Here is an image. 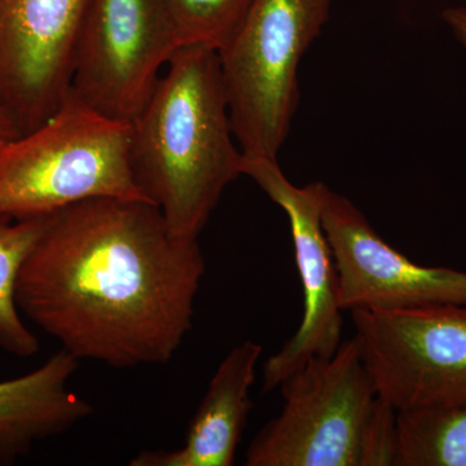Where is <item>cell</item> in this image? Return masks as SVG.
Returning <instances> with one entry per match:
<instances>
[{
    "instance_id": "1",
    "label": "cell",
    "mask_w": 466,
    "mask_h": 466,
    "mask_svg": "<svg viewBox=\"0 0 466 466\" xmlns=\"http://www.w3.org/2000/svg\"><path fill=\"white\" fill-rule=\"evenodd\" d=\"M205 265L146 200L95 198L51 214L21 267L18 309L78 360L162 366L192 329Z\"/></svg>"
},
{
    "instance_id": "2",
    "label": "cell",
    "mask_w": 466,
    "mask_h": 466,
    "mask_svg": "<svg viewBox=\"0 0 466 466\" xmlns=\"http://www.w3.org/2000/svg\"><path fill=\"white\" fill-rule=\"evenodd\" d=\"M130 124L135 186L168 228L198 238L227 187L241 177L219 54L183 46Z\"/></svg>"
},
{
    "instance_id": "3",
    "label": "cell",
    "mask_w": 466,
    "mask_h": 466,
    "mask_svg": "<svg viewBox=\"0 0 466 466\" xmlns=\"http://www.w3.org/2000/svg\"><path fill=\"white\" fill-rule=\"evenodd\" d=\"M284 407L247 451L248 466H390L397 410L377 394L355 336L280 385Z\"/></svg>"
},
{
    "instance_id": "4",
    "label": "cell",
    "mask_w": 466,
    "mask_h": 466,
    "mask_svg": "<svg viewBox=\"0 0 466 466\" xmlns=\"http://www.w3.org/2000/svg\"><path fill=\"white\" fill-rule=\"evenodd\" d=\"M128 137L130 125L69 92L38 127L0 139V218L47 217L95 198L146 200L128 164Z\"/></svg>"
},
{
    "instance_id": "5",
    "label": "cell",
    "mask_w": 466,
    "mask_h": 466,
    "mask_svg": "<svg viewBox=\"0 0 466 466\" xmlns=\"http://www.w3.org/2000/svg\"><path fill=\"white\" fill-rule=\"evenodd\" d=\"M333 0H256L219 52L233 133L242 155L278 159L299 103L300 61Z\"/></svg>"
},
{
    "instance_id": "6",
    "label": "cell",
    "mask_w": 466,
    "mask_h": 466,
    "mask_svg": "<svg viewBox=\"0 0 466 466\" xmlns=\"http://www.w3.org/2000/svg\"><path fill=\"white\" fill-rule=\"evenodd\" d=\"M180 47L162 0H88L69 92L101 116L130 125Z\"/></svg>"
},
{
    "instance_id": "7",
    "label": "cell",
    "mask_w": 466,
    "mask_h": 466,
    "mask_svg": "<svg viewBox=\"0 0 466 466\" xmlns=\"http://www.w3.org/2000/svg\"><path fill=\"white\" fill-rule=\"evenodd\" d=\"M351 315L377 394L397 412L466 403V303Z\"/></svg>"
},
{
    "instance_id": "8",
    "label": "cell",
    "mask_w": 466,
    "mask_h": 466,
    "mask_svg": "<svg viewBox=\"0 0 466 466\" xmlns=\"http://www.w3.org/2000/svg\"><path fill=\"white\" fill-rule=\"evenodd\" d=\"M241 173L287 214L303 290L299 330L263 364V391L269 392L309 359L332 357L342 343L343 309L336 265L321 222L324 183L297 187L285 177L278 159L244 155Z\"/></svg>"
},
{
    "instance_id": "9",
    "label": "cell",
    "mask_w": 466,
    "mask_h": 466,
    "mask_svg": "<svg viewBox=\"0 0 466 466\" xmlns=\"http://www.w3.org/2000/svg\"><path fill=\"white\" fill-rule=\"evenodd\" d=\"M321 222L343 311H403L466 303V272L408 259L380 238L349 198L325 184Z\"/></svg>"
},
{
    "instance_id": "10",
    "label": "cell",
    "mask_w": 466,
    "mask_h": 466,
    "mask_svg": "<svg viewBox=\"0 0 466 466\" xmlns=\"http://www.w3.org/2000/svg\"><path fill=\"white\" fill-rule=\"evenodd\" d=\"M88 0H0V108L18 133L66 99Z\"/></svg>"
},
{
    "instance_id": "11",
    "label": "cell",
    "mask_w": 466,
    "mask_h": 466,
    "mask_svg": "<svg viewBox=\"0 0 466 466\" xmlns=\"http://www.w3.org/2000/svg\"><path fill=\"white\" fill-rule=\"evenodd\" d=\"M263 346L245 341L220 361L193 416L183 447L140 451L131 466H231L253 410L250 391Z\"/></svg>"
},
{
    "instance_id": "12",
    "label": "cell",
    "mask_w": 466,
    "mask_h": 466,
    "mask_svg": "<svg viewBox=\"0 0 466 466\" xmlns=\"http://www.w3.org/2000/svg\"><path fill=\"white\" fill-rule=\"evenodd\" d=\"M78 361L63 349L33 372L0 382V450L9 459L92 415L91 404L69 388Z\"/></svg>"
},
{
    "instance_id": "13",
    "label": "cell",
    "mask_w": 466,
    "mask_h": 466,
    "mask_svg": "<svg viewBox=\"0 0 466 466\" xmlns=\"http://www.w3.org/2000/svg\"><path fill=\"white\" fill-rule=\"evenodd\" d=\"M397 466H466V403L397 412Z\"/></svg>"
},
{
    "instance_id": "14",
    "label": "cell",
    "mask_w": 466,
    "mask_h": 466,
    "mask_svg": "<svg viewBox=\"0 0 466 466\" xmlns=\"http://www.w3.org/2000/svg\"><path fill=\"white\" fill-rule=\"evenodd\" d=\"M48 217L21 220L0 218V348L21 359L34 357L39 351V341L20 317L17 279L45 231Z\"/></svg>"
},
{
    "instance_id": "15",
    "label": "cell",
    "mask_w": 466,
    "mask_h": 466,
    "mask_svg": "<svg viewBox=\"0 0 466 466\" xmlns=\"http://www.w3.org/2000/svg\"><path fill=\"white\" fill-rule=\"evenodd\" d=\"M256 0H162L180 45L219 54L240 32Z\"/></svg>"
},
{
    "instance_id": "16",
    "label": "cell",
    "mask_w": 466,
    "mask_h": 466,
    "mask_svg": "<svg viewBox=\"0 0 466 466\" xmlns=\"http://www.w3.org/2000/svg\"><path fill=\"white\" fill-rule=\"evenodd\" d=\"M441 16H443V20L446 21L455 38L461 43L462 47L466 50V8H447L444 9Z\"/></svg>"
},
{
    "instance_id": "17",
    "label": "cell",
    "mask_w": 466,
    "mask_h": 466,
    "mask_svg": "<svg viewBox=\"0 0 466 466\" xmlns=\"http://www.w3.org/2000/svg\"><path fill=\"white\" fill-rule=\"evenodd\" d=\"M20 135L16 124L14 119L9 116L7 112L0 108V139H8Z\"/></svg>"
},
{
    "instance_id": "18",
    "label": "cell",
    "mask_w": 466,
    "mask_h": 466,
    "mask_svg": "<svg viewBox=\"0 0 466 466\" xmlns=\"http://www.w3.org/2000/svg\"><path fill=\"white\" fill-rule=\"evenodd\" d=\"M14 460L9 459L2 450H0V466L14 464Z\"/></svg>"
}]
</instances>
